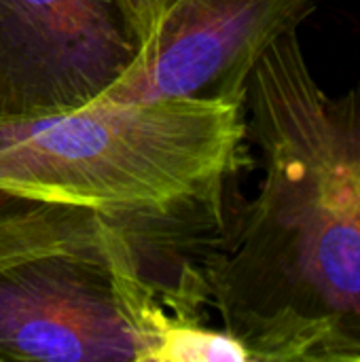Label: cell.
<instances>
[{
  "label": "cell",
  "mask_w": 360,
  "mask_h": 362,
  "mask_svg": "<svg viewBox=\"0 0 360 362\" xmlns=\"http://www.w3.org/2000/svg\"><path fill=\"white\" fill-rule=\"evenodd\" d=\"M314 8V0H176L132 66L91 104L244 100L265 49Z\"/></svg>",
  "instance_id": "5b68a950"
},
{
  "label": "cell",
  "mask_w": 360,
  "mask_h": 362,
  "mask_svg": "<svg viewBox=\"0 0 360 362\" xmlns=\"http://www.w3.org/2000/svg\"><path fill=\"white\" fill-rule=\"evenodd\" d=\"M153 362H250L248 350L229 333L206 329L204 322H182L170 327Z\"/></svg>",
  "instance_id": "8992f818"
},
{
  "label": "cell",
  "mask_w": 360,
  "mask_h": 362,
  "mask_svg": "<svg viewBox=\"0 0 360 362\" xmlns=\"http://www.w3.org/2000/svg\"><path fill=\"white\" fill-rule=\"evenodd\" d=\"M225 227L0 191V362H153L170 327L204 322Z\"/></svg>",
  "instance_id": "7a4b0ae2"
},
{
  "label": "cell",
  "mask_w": 360,
  "mask_h": 362,
  "mask_svg": "<svg viewBox=\"0 0 360 362\" xmlns=\"http://www.w3.org/2000/svg\"><path fill=\"white\" fill-rule=\"evenodd\" d=\"M138 49L117 0H0V121L91 104Z\"/></svg>",
  "instance_id": "277c9868"
},
{
  "label": "cell",
  "mask_w": 360,
  "mask_h": 362,
  "mask_svg": "<svg viewBox=\"0 0 360 362\" xmlns=\"http://www.w3.org/2000/svg\"><path fill=\"white\" fill-rule=\"evenodd\" d=\"M244 106L261 182L206 265L210 305L250 362H360V83L323 89L293 28Z\"/></svg>",
  "instance_id": "6da1fadb"
},
{
  "label": "cell",
  "mask_w": 360,
  "mask_h": 362,
  "mask_svg": "<svg viewBox=\"0 0 360 362\" xmlns=\"http://www.w3.org/2000/svg\"><path fill=\"white\" fill-rule=\"evenodd\" d=\"M244 100L87 104L0 121V191L108 214L229 221Z\"/></svg>",
  "instance_id": "3957f363"
},
{
  "label": "cell",
  "mask_w": 360,
  "mask_h": 362,
  "mask_svg": "<svg viewBox=\"0 0 360 362\" xmlns=\"http://www.w3.org/2000/svg\"><path fill=\"white\" fill-rule=\"evenodd\" d=\"M176 0H117L136 38L144 45Z\"/></svg>",
  "instance_id": "52a82bcc"
}]
</instances>
